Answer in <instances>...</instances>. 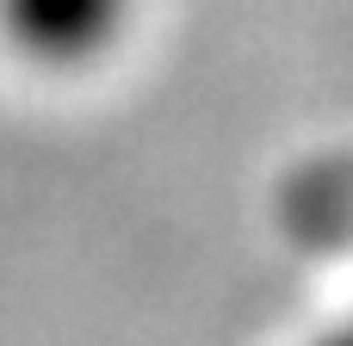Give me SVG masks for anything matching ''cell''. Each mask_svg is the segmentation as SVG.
Listing matches in <instances>:
<instances>
[{
  "label": "cell",
  "instance_id": "1",
  "mask_svg": "<svg viewBox=\"0 0 353 346\" xmlns=\"http://www.w3.org/2000/svg\"><path fill=\"white\" fill-rule=\"evenodd\" d=\"M130 12L137 0H0V37L31 62L74 68L118 43Z\"/></svg>",
  "mask_w": 353,
  "mask_h": 346
},
{
  "label": "cell",
  "instance_id": "2",
  "mask_svg": "<svg viewBox=\"0 0 353 346\" xmlns=\"http://www.w3.org/2000/svg\"><path fill=\"white\" fill-rule=\"evenodd\" d=\"M316 346H353V322H347V328H335V334H323Z\"/></svg>",
  "mask_w": 353,
  "mask_h": 346
}]
</instances>
